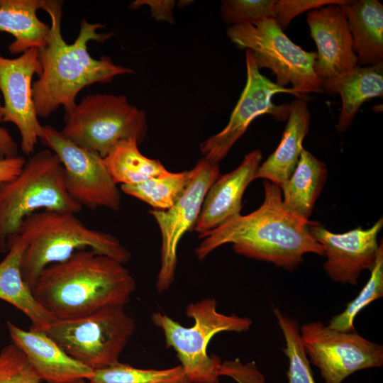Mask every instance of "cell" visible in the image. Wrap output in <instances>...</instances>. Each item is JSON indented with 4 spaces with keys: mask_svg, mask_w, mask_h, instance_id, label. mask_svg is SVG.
Returning a JSON list of instances; mask_svg holds the SVG:
<instances>
[{
    "mask_svg": "<svg viewBox=\"0 0 383 383\" xmlns=\"http://www.w3.org/2000/svg\"><path fill=\"white\" fill-rule=\"evenodd\" d=\"M345 0H248L245 15L249 23L273 20L284 30L299 14L331 4H343Z\"/></svg>",
    "mask_w": 383,
    "mask_h": 383,
    "instance_id": "27",
    "label": "cell"
},
{
    "mask_svg": "<svg viewBox=\"0 0 383 383\" xmlns=\"http://www.w3.org/2000/svg\"><path fill=\"white\" fill-rule=\"evenodd\" d=\"M383 94V62L371 66H357L337 82L333 94H339L342 106L337 128L344 132L365 101Z\"/></svg>",
    "mask_w": 383,
    "mask_h": 383,
    "instance_id": "24",
    "label": "cell"
},
{
    "mask_svg": "<svg viewBox=\"0 0 383 383\" xmlns=\"http://www.w3.org/2000/svg\"><path fill=\"white\" fill-rule=\"evenodd\" d=\"M65 111L62 135L103 158L119 141L134 139L140 144L146 135L145 112L123 95H87Z\"/></svg>",
    "mask_w": 383,
    "mask_h": 383,
    "instance_id": "7",
    "label": "cell"
},
{
    "mask_svg": "<svg viewBox=\"0 0 383 383\" xmlns=\"http://www.w3.org/2000/svg\"><path fill=\"white\" fill-rule=\"evenodd\" d=\"M174 1H135L132 7L138 9L142 5H148L152 16L157 20L173 21L172 9L174 6Z\"/></svg>",
    "mask_w": 383,
    "mask_h": 383,
    "instance_id": "33",
    "label": "cell"
},
{
    "mask_svg": "<svg viewBox=\"0 0 383 383\" xmlns=\"http://www.w3.org/2000/svg\"><path fill=\"white\" fill-rule=\"evenodd\" d=\"M0 120V160L18 156V145L8 130L1 126Z\"/></svg>",
    "mask_w": 383,
    "mask_h": 383,
    "instance_id": "35",
    "label": "cell"
},
{
    "mask_svg": "<svg viewBox=\"0 0 383 383\" xmlns=\"http://www.w3.org/2000/svg\"><path fill=\"white\" fill-rule=\"evenodd\" d=\"M62 1L45 0L42 8L50 16V35L47 45L39 50L41 73L32 85L33 97L38 116L46 118L60 106L64 109L76 104L75 98L85 87L95 83H110L119 74L133 71L116 65L111 57H91L87 50L90 40L102 43L113 33H98L100 23L81 21L79 33L68 44L61 33Z\"/></svg>",
    "mask_w": 383,
    "mask_h": 383,
    "instance_id": "2",
    "label": "cell"
},
{
    "mask_svg": "<svg viewBox=\"0 0 383 383\" xmlns=\"http://www.w3.org/2000/svg\"><path fill=\"white\" fill-rule=\"evenodd\" d=\"M88 383H190L182 366L156 370L141 369L117 362L94 370Z\"/></svg>",
    "mask_w": 383,
    "mask_h": 383,
    "instance_id": "28",
    "label": "cell"
},
{
    "mask_svg": "<svg viewBox=\"0 0 383 383\" xmlns=\"http://www.w3.org/2000/svg\"><path fill=\"white\" fill-rule=\"evenodd\" d=\"M12 343L24 353L43 382L79 383L88 381L94 370L69 355L45 331L23 330L8 321Z\"/></svg>",
    "mask_w": 383,
    "mask_h": 383,
    "instance_id": "17",
    "label": "cell"
},
{
    "mask_svg": "<svg viewBox=\"0 0 383 383\" xmlns=\"http://www.w3.org/2000/svg\"><path fill=\"white\" fill-rule=\"evenodd\" d=\"M309 123L310 113L306 100H294L289 104L287 123L281 141L277 149L259 166L255 179L262 178L281 188L297 165Z\"/></svg>",
    "mask_w": 383,
    "mask_h": 383,
    "instance_id": "20",
    "label": "cell"
},
{
    "mask_svg": "<svg viewBox=\"0 0 383 383\" xmlns=\"http://www.w3.org/2000/svg\"><path fill=\"white\" fill-rule=\"evenodd\" d=\"M263 185L265 198L259 208L246 215L238 214L199 236L202 241L195 249L199 260L228 243L239 255L289 271L302 262L306 253L323 256L321 245L310 231L313 221L287 208L280 187L267 180Z\"/></svg>",
    "mask_w": 383,
    "mask_h": 383,
    "instance_id": "1",
    "label": "cell"
},
{
    "mask_svg": "<svg viewBox=\"0 0 383 383\" xmlns=\"http://www.w3.org/2000/svg\"><path fill=\"white\" fill-rule=\"evenodd\" d=\"M299 335L310 363L326 383H342L354 372L383 364V346L354 331L333 329L321 321L303 324Z\"/></svg>",
    "mask_w": 383,
    "mask_h": 383,
    "instance_id": "10",
    "label": "cell"
},
{
    "mask_svg": "<svg viewBox=\"0 0 383 383\" xmlns=\"http://www.w3.org/2000/svg\"><path fill=\"white\" fill-rule=\"evenodd\" d=\"M138 145L134 139L121 140L104 157L116 184H134L169 172L159 160L143 155Z\"/></svg>",
    "mask_w": 383,
    "mask_h": 383,
    "instance_id": "25",
    "label": "cell"
},
{
    "mask_svg": "<svg viewBox=\"0 0 383 383\" xmlns=\"http://www.w3.org/2000/svg\"><path fill=\"white\" fill-rule=\"evenodd\" d=\"M327 175L326 165L303 148L293 173L281 187L287 208L309 220Z\"/></svg>",
    "mask_w": 383,
    "mask_h": 383,
    "instance_id": "23",
    "label": "cell"
},
{
    "mask_svg": "<svg viewBox=\"0 0 383 383\" xmlns=\"http://www.w3.org/2000/svg\"><path fill=\"white\" fill-rule=\"evenodd\" d=\"M26 160L21 156L0 160V187L15 179L21 172Z\"/></svg>",
    "mask_w": 383,
    "mask_h": 383,
    "instance_id": "34",
    "label": "cell"
},
{
    "mask_svg": "<svg viewBox=\"0 0 383 383\" xmlns=\"http://www.w3.org/2000/svg\"><path fill=\"white\" fill-rule=\"evenodd\" d=\"M185 314L194 319L191 327L183 326L160 311L152 313L151 321L163 332L167 347L176 352L190 383H218L222 361L218 356L208 354L209 342L221 332L247 331L252 321L247 316L218 312L217 301L213 298L188 304Z\"/></svg>",
    "mask_w": 383,
    "mask_h": 383,
    "instance_id": "6",
    "label": "cell"
},
{
    "mask_svg": "<svg viewBox=\"0 0 383 383\" xmlns=\"http://www.w3.org/2000/svg\"><path fill=\"white\" fill-rule=\"evenodd\" d=\"M27 242L20 235L9 243L8 251L0 262V299L23 312L30 321V329L45 331L55 318L36 300L21 272Z\"/></svg>",
    "mask_w": 383,
    "mask_h": 383,
    "instance_id": "19",
    "label": "cell"
},
{
    "mask_svg": "<svg viewBox=\"0 0 383 383\" xmlns=\"http://www.w3.org/2000/svg\"><path fill=\"white\" fill-rule=\"evenodd\" d=\"M219 377H227L237 383H265L262 373L255 362L243 363L236 358L221 362L218 370Z\"/></svg>",
    "mask_w": 383,
    "mask_h": 383,
    "instance_id": "32",
    "label": "cell"
},
{
    "mask_svg": "<svg viewBox=\"0 0 383 383\" xmlns=\"http://www.w3.org/2000/svg\"><path fill=\"white\" fill-rule=\"evenodd\" d=\"M135 323L124 306H110L88 315L55 319L45 331L69 355L93 370L119 361Z\"/></svg>",
    "mask_w": 383,
    "mask_h": 383,
    "instance_id": "8",
    "label": "cell"
},
{
    "mask_svg": "<svg viewBox=\"0 0 383 383\" xmlns=\"http://www.w3.org/2000/svg\"><path fill=\"white\" fill-rule=\"evenodd\" d=\"M380 243L375 263L370 271V277L358 295L340 313L333 316L328 326L340 331H354L356 316L371 302L383 296V245Z\"/></svg>",
    "mask_w": 383,
    "mask_h": 383,
    "instance_id": "30",
    "label": "cell"
},
{
    "mask_svg": "<svg viewBox=\"0 0 383 383\" xmlns=\"http://www.w3.org/2000/svg\"><path fill=\"white\" fill-rule=\"evenodd\" d=\"M193 174L192 170L170 172L134 184H123L121 190L151 206L153 209L166 210L179 198Z\"/></svg>",
    "mask_w": 383,
    "mask_h": 383,
    "instance_id": "26",
    "label": "cell"
},
{
    "mask_svg": "<svg viewBox=\"0 0 383 383\" xmlns=\"http://www.w3.org/2000/svg\"><path fill=\"white\" fill-rule=\"evenodd\" d=\"M27 242L21 261L24 281L31 289L47 266L90 249L126 264L129 250L113 235L87 226L76 213L39 211L27 216L18 234Z\"/></svg>",
    "mask_w": 383,
    "mask_h": 383,
    "instance_id": "4",
    "label": "cell"
},
{
    "mask_svg": "<svg viewBox=\"0 0 383 383\" xmlns=\"http://www.w3.org/2000/svg\"><path fill=\"white\" fill-rule=\"evenodd\" d=\"M66 188L62 165L50 150L30 155L21 173L0 187V252L18 234L24 219L39 211L79 213Z\"/></svg>",
    "mask_w": 383,
    "mask_h": 383,
    "instance_id": "5",
    "label": "cell"
},
{
    "mask_svg": "<svg viewBox=\"0 0 383 383\" xmlns=\"http://www.w3.org/2000/svg\"><path fill=\"white\" fill-rule=\"evenodd\" d=\"M273 311L285 340L283 351L289 361V383H316L301 340L297 322L283 314L277 308Z\"/></svg>",
    "mask_w": 383,
    "mask_h": 383,
    "instance_id": "29",
    "label": "cell"
},
{
    "mask_svg": "<svg viewBox=\"0 0 383 383\" xmlns=\"http://www.w3.org/2000/svg\"><path fill=\"white\" fill-rule=\"evenodd\" d=\"M41 73L38 48H30L21 56L9 59L0 55V120L16 125L21 136V150L26 155L34 153L43 131L35 111L32 79Z\"/></svg>",
    "mask_w": 383,
    "mask_h": 383,
    "instance_id": "14",
    "label": "cell"
},
{
    "mask_svg": "<svg viewBox=\"0 0 383 383\" xmlns=\"http://www.w3.org/2000/svg\"><path fill=\"white\" fill-rule=\"evenodd\" d=\"M192 177L174 204L166 210H150L158 224L162 238L160 267L156 289L161 294L173 283L177 263L178 245L185 233L192 230L205 196L220 175L218 163L203 157L192 169Z\"/></svg>",
    "mask_w": 383,
    "mask_h": 383,
    "instance_id": "12",
    "label": "cell"
},
{
    "mask_svg": "<svg viewBox=\"0 0 383 383\" xmlns=\"http://www.w3.org/2000/svg\"><path fill=\"white\" fill-rule=\"evenodd\" d=\"M39 140L60 160L67 192L77 203L91 209H120L121 192L103 157L77 145L50 126H43Z\"/></svg>",
    "mask_w": 383,
    "mask_h": 383,
    "instance_id": "11",
    "label": "cell"
},
{
    "mask_svg": "<svg viewBox=\"0 0 383 383\" xmlns=\"http://www.w3.org/2000/svg\"><path fill=\"white\" fill-rule=\"evenodd\" d=\"M245 62L246 84L228 124L221 132L211 136L200 145L204 157L213 162L218 163L226 157L257 116L269 113L279 120L287 119L289 104H274L272 102L274 95L285 93L298 99H304L292 88L280 87L262 75L250 50L245 51Z\"/></svg>",
    "mask_w": 383,
    "mask_h": 383,
    "instance_id": "13",
    "label": "cell"
},
{
    "mask_svg": "<svg viewBox=\"0 0 383 383\" xmlns=\"http://www.w3.org/2000/svg\"><path fill=\"white\" fill-rule=\"evenodd\" d=\"M306 22L317 48L315 72L323 92L333 94L358 63L346 16L341 4H331L308 12Z\"/></svg>",
    "mask_w": 383,
    "mask_h": 383,
    "instance_id": "15",
    "label": "cell"
},
{
    "mask_svg": "<svg viewBox=\"0 0 383 383\" xmlns=\"http://www.w3.org/2000/svg\"><path fill=\"white\" fill-rule=\"evenodd\" d=\"M42 382L24 353L14 343H11L0 350V383Z\"/></svg>",
    "mask_w": 383,
    "mask_h": 383,
    "instance_id": "31",
    "label": "cell"
},
{
    "mask_svg": "<svg viewBox=\"0 0 383 383\" xmlns=\"http://www.w3.org/2000/svg\"><path fill=\"white\" fill-rule=\"evenodd\" d=\"M262 157L260 150H252L235 170L218 176L207 191L192 231L201 236L240 214L243 196L255 179Z\"/></svg>",
    "mask_w": 383,
    "mask_h": 383,
    "instance_id": "18",
    "label": "cell"
},
{
    "mask_svg": "<svg viewBox=\"0 0 383 383\" xmlns=\"http://www.w3.org/2000/svg\"><path fill=\"white\" fill-rule=\"evenodd\" d=\"M227 35L238 48L252 51L259 70H271L279 86L291 84L305 99L307 94L323 92L314 70L316 52L296 45L274 21L233 25L228 28Z\"/></svg>",
    "mask_w": 383,
    "mask_h": 383,
    "instance_id": "9",
    "label": "cell"
},
{
    "mask_svg": "<svg viewBox=\"0 0 383 383\" xmlns=\"http://www.w3.org/2000/svg\"><path fill=\"white\" fill-rule=\"evenodd\" d=\"M135 286L124 264L85 249L45 267L32 292L55 319H70L110 306H125Z\"/></svg>",
    "mask_w": 383,
    "mask_h": 383,
    "instance_id": "3",
    "label": "cell"
},
{
    "mask_svg": "<svg viewBox=\"0 0 383 383\" xmlns=\"http://www.w3.org/2000/svg\"><path fill=\"white\" fill-rule=\"evenodd\" d=\"M341 6L353 38L357 65L383 62L382 4L377 0H346Z\"/></svg>",
    "mask_w": 383,
    "mask_h": 383,
    "instance_id": "21",
    "label": "cell"
},
{
    "mask_svg": "<svg viewBox=\"0 0 383 383\" xmlns=\"http://www.w3.org/2000/svg\"><path fill=\"white\" fill-rule=\"evenodd\" d=\"M382 226L381 218L369 228L360 226L334 233L318 222H312L311 233L323 248L326 257L323 269L332 281L354 285L363 270H372L380 247L377 235Z\"/></svg>",
    "mask_w": 383,
    "mask_h": 383,
    "instance_id": "16",
    "label": "cell"
},
{
    "mask_svg": "<svg viewBox=\"0 0 383 383\" xmlns=\"http://www.w3.org/2000/svg\"><path fill=\"white\" fill-rule=\"evenodd\" d=\"M45 0H0V31L11 34L15 40L9 45L13 54L30 48L45 47L50 38V26L41 21L37 11Z\"/></svg>",
    "mask_w": 383,
    "mask_h": 383,
    "instance_id": "22",
    "label": "cell"
}]
</instances>
